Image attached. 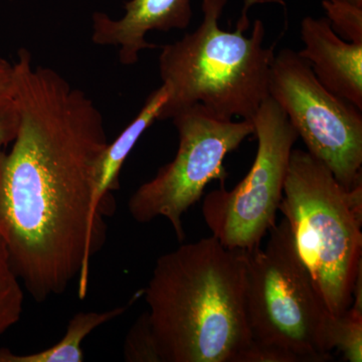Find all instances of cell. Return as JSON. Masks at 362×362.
I'll return each instance as SVG.
<instances>
[{
	"instance_id": "obj_12",
	"label": "cell",
	"mask_w": 362,
	"mask_h": 362,
	"mask_svg": "<svg viewBox=\"0 0 362 362\" xmlns=\"http://www.w3.org/2000/svg\"><path fill=\"white\" fill-rule=\"evenodd\" d=\"M126 309L121 306L104 312H78L69 322L64 337L49 349L30 354H16L0 349V362H83L82 344L86 338L100 326L122 315Z\"/></svg>"
},
{
	"instance_id": "obj_11",
	"label": "cell",
	"mask_w": 362,
	"mask_h": 362,
	"mask_svg": "<svg viewBox=\"0 0 362 362\" xmlns=\"http://www.w3.org/2000/svg\"><path fill=\"white\" fill-rule=\"evenodd\" d=\"M168 98V89L161 84L158 89L154 90L147 97L134 120L113 142H109L107 145L97 168L96 187L93 199V206L96 213L104 214L102 209L110 206L109 201L112 197L111 192L119 188V175L123 164L145 131L158 121L159 114Z\"/></svg>"
},
{
	"instance_id": "obj_15",
	"label": "cell",
	"mask_w": 362,
	"mask_h": 362,
	"mask_svg": "<svg viewBox=\"0 0 362 362\" xmlns=\"http://www.w3.org/2000/svg\"><path fill=\"white\" fill-rule=\"evenodd\" d=\"M123 356L128 362H162L147 312L131 326L124 342Z\"/></svg>"
},
{
	"instance_id": "obj_5",
	"label": "cell",
	"mask_w": 362,
	"mask_h": 362,
	"mask_svg": "<svg viewBox=\"0 0 362 362\" xmlns=\"http://www.w3.org/2000/svg\"><path fill=\"white\" fill-rule=\"evenodd\" d=\"M265 247L247 252L245 307L252 341L276 345L304 362L332 361L333 316L283 218Z\"/></svg>"
},
{
	"instance_id": "obj_18",
	"label": "cell",
	"mask_w": 362,
	"mask_h": 362,
	"mask_svg": "<svg viewBox=\"0 0 362 362\" xmlns=\"http://www.w3.org/2000/svg\"><path fill=\"white\" fill-rule=\"evenodd\" d=\"M20 114L13 95L0 97V153L18 134Z\"/></svg>"
},
{
	"instance_id": "obj_16",
	"label": "cell",
	"mask_w": 362,
	"mask_h": 362,
	"mask_svg": "<svg viewBox=\"0 0 362 362\" xmlns=\"http://www.w3.org/2000/svg\"><path fill=\"white\" fill-rule=\"evenodd\" d=\"M326 18L337 35L349 42H362V7L322 0Z\"/></svg>"
},
{
	"instance_id": "obj_6",
	"label": "cell",
	"mask_w": 362,
	"mask_h": 362,
	"mask_svg": "<svg viewBox=\"0 0 362 362\" xmlns=\"http://www.w3.org/2000/svg\"><path fill=\"white\" fill-rule=\"evenodd\" d=\"M171 119L178 133L176 156L131 195L128 211L139 223L165 218L182 243L183 216L201 201L209 182H225L226 156L255 129L252 121L218 118L199 105L181 109Z\"/></svg>"
},
{
	"instance_id": "obj_14",
	"label": "cell",
	"mask_w": 362,
	"mask_h": 362,
	"mask_svg": "<svg viewBox=\"0 0 362 362\" xmlns=\"http://www.w3.org/2000/svg\"><path fill=\"white\" fill-rule=\"evenodd\" d=\"M332 349L341 352L344 361H362V313L349 308L334 317L331 327Z\"/></svg>"
},
{
	"instance_id": "obj_20",
	"label": "cell",
	"mask_w": 362,
	"mask_h": 362,
	"mask_svg": "<svg viewBox=\"0 0 362 362\" xmlns=\"http://www.w3.org/2000/svg\"><path fill=\"white\" fill-rule=\"evenodd\" d=\"M332 1L344 2V4H352L358 7H362V0H332Z\"/></svg>"
},
{
	"instance_id": "obj_17",
	"label": "cell",
	"mask_w": 362,
	"mask_h": 362,
	"mask_svg": "<svg viewBox=\"0 0 362 362\" xmlns=\"http://www.w3.org/2000/svg\"><path fill=\"white\" fill-rule=\"evenodd\" d=\"M237 362H304L294 352L276 345L252 341L240 352Z\"/></svg>"
},
{
	"instance_id": "obj_8",
	"label": "cell",
	"mask_w": 362,
	"mask_h": 362,
	"mask_svg": "<svg viewBox=\"0 0 362 362\" xmlns=\"http://www.w3.org/2000/svg\"><path fill=\"white\" fill-rule=\"evenodd\" d=\"M269 96L307 151L347 189L362 183V110L324 87L297 52L283 49L272 66Z\"/></svg>"
},
{
	"instance_id": "obj_21",
	"label": "cell",
	"mask_w": 362,
	"mask_h": 362,
	"mask_svg": "<svg viewBox=\"0 0 362 362\" xmlns=\"http://www.w3.org/2000/svg\"><path fill=\"white\" fill-rule=\"evenodd\" d=\"M9 1H13V0H9Z\"/></svg>"
},
{
	"instance_id": "obj_4",
	"label": "cell",
	"mask_w": 362,
	"mask_h": 362,
	"mask_svg": "<svg viewBox=\"0 0 362 362\" xmlns=\"http://www.w3.org/2000/svg\"><path fill=\"white\" fill-rule=\"evenodd\" d=\"M279 211L328 310L342 315L362 269V183L347 189L322 162L294 148Z\"/></svg>"
},
{
	"instance_id": "obj_2",
	"label": "cell",
	"mask_w": 362,
	"mask_h": 362,
	"mask_svg": "<svg viewBox=\"0 0 362 362\" xmlns=\"http://www.w3.org/2000/svg\"><path fill=\"white\" fill-rule=\"evenodd\" d=\"M246 270L247 252L214 235L159 257L144 296L162 362H237L252 341Z\"/></svg>"
},
{
	"instance_id": "obj_7",
	"label": "cell",
	"mask_w": 362,
	"mask_h": 362,
	"mask_svg": "<svg viewBox=\"0 0 362 362\" xmlns=\"http://www.w3.org/2000/svg\"><path fill=\"white\" fill-rule=\"evenodd\" d=\"M258 148L247 175L228 190L221 183L206 195L202 216L228 249L252 251L277 223L290 156L298 134L270 96L252 119Z\"/></svg>"
},
{
	"instance_id": "obj_1",
	"label": "cell",
	"mask_w": 362,
	"mask_h": 362,
	"mask_svg": "<svg viewBox=\"0 0 362 362\" xmlns=\"http://www.w3.org/2000/svg\"><path fill=\"white\" fill-rule=\"evenodd\" d=\"M13 97L20 125L0 153V235L18 279L42 303L78 278L87 294L90 262L106 240L94 211L98 164L108 145L103 116L84 90L18 52Z\"/></svg>"
},
{
	"instance_id": "obj_9",
	"label": "cell",
	"mask_w": 362,
	"mask_h": 362,
	"mask_svg": "<svg viewBox=\"0 0 362 362\" xmlns=\"http://www.w3.org/2000/svg\"><path fill=\"white\" fill-rule=\"evenodd\" d=\"M192 16V0H128L120 18L99 11L93 14L92 40L118 47L121 64L132 66L140 52L158 47L147 40L149 33L185 30Z\"/></svg>"
},
{
	"instance_id": "obj_10",
	"label": "cell",
	"mask_w": 362,
	"mask_h": 362,
	"mask_svg": "<svg viewBox=\"0 0 362 362\" xmlns=\"http://www.w3.org/2000/svg\"><path fill=\"white\" fill-rule=\"evenodd\" d=\"M300 33L304 49L298 54L319 82L362 110V42L341 39L326 18L305 16Z\"/></svg>"
},
{
	"instance_id": "obj_19",
	"label": "cell",
	"mask_w": 362,
	"mask_h": 362,
	"mask_svg": "<svg viewBox=\"0 0 362 362\" xmlns=\"http://www.w3.org/2000/svg\"><path fill=\"white\" fill-rule=\"evenodd\" d=\"M14 92V66L0 57V97L11 96Z\"/></svg>"
},
{
	"instance_id": "obj_13",
	"label": "cell",
	"mask_w": 362,
	"mask_h": 362,
	"mask_svg": "<svg viewBox=\"0 0 362 362\" xmlns=\"http://www.w3.org/2000/svg\"><path fill=\"white\" fill-rule=\"evenodd\" d=\"M23 306L20 279L11 266L6 242L0 235V337L20 321Z\"/></svg>"
},
{
	"instance_id": "obj_3",
	"label": "cell",
	"mask_w": 362,
	"mask_h": 362,
	"mask_svg": "<svg viewBox=\"0 0 362 362\" xmlns=\"http://www.w3.org/2000/svg\"><path fill=\"white\" fill-rule=\"evenodd\" d=\"M228 1L202 0L199 28L162 47L159 74L168 98L158 121L195 105L218 118L251 121L269 97L277 42L264 45L266 28L261 20L255 21L249 37L244 35L251 25L249 8L261 0H247L233 32L218 25Z\"/></svg>"
}]
</instances>
